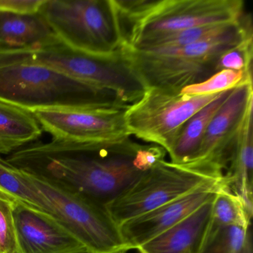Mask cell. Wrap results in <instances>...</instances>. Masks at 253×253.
Wrapping results in <instances>:
<instances>
[{"label": "cell", "mask_w": 253, "mask_h": 253, "mask_svg": "<svg viewBox=\"0 0 253 253\" xmlns=\"http://www.w3.org/2000/svg\"><path fill=\"white\" fill-rule=\"evenodd\" d=\"M12 197L0 191V253H21L13 214Z\"/></svg>", "instance_id": "cb8c5ba5"}, {"label": "cell", "mask_w": 253, "mask_h": 253, "mask_svg": "<svg viewBox=\"0 0 253 253\" xmlns=\"http://www.w3.org/2000/svg\"><path fill=\"white\" fill-rule=\"evenodd\" d=\"M59 41L39 13L0 11V53L34 52Z\"/></svg>", "instance_id": "5bb4252c"}, {"label": "cell", "mask_w": 253, "mask_h": 253, "mask_svg": "<svg viewBox=\"0 0 253 253\" xmlns=\"http://www.w3.org/2000/svg\"><path fill=\"white\" fill-rule=\"evenodd\" d=\"M21 253H70L85 247L52 216L13 198Z\"/></svg>", "instance_id": "4fadbf2b"}, {"label": "cell", "mask_w": 253, "mask_h": 253, "mask_svg": "<svg viewBox=\"0 0 253 253\" xmlns=\"http://www.w3.org/2000/svg\"><path fill=\"white\" fill-rule=\"evenodd\" d=\"M253 38L246 40L237 46L223 53L217 63V73L225 69L243 71L253 74Z\"/></svg>", "instance_id": "d4e9b609"}, {"label": "cell", "mask_w": 253, "mask_h": 253, "mask_svg": "<svg viewBox=\"0 0 253 253\" xmlns=\"http://www.w3.org/2000/svg\"><path fill=\"white\" fill-rule=\"evenodd\" d=\"M0 191L14 199L51 215L43 197L24 171L11 165L0 155Z\"/></svg>", "instance_id": "ffe728a7"}, {"label": "cell", "mask_w": 253, "mask_h": 253, "mask_svg": "<svg viewBox=\"0 0 253 253\" xmlns=\"http://www.w3.org/2000/svg\"><path fill=\"white\" fill-rule=\"evenodd\" d=\"M249 229L230 226L207 231L199 253H242Z\"/></svg>", "instance_id": "44dd1931"}, {"label": "cell", "mask_w": 253, "mask_h": 253, "mask_svg": "<svg viewBox=\"0 0 253 253\" xmlns=\"http://www.w3.org/2000/svg\"><path fill=\"white\" fill-rule=\"evenodd\" d=\"M0 100L30 112L128 106L116 93L36 63L28 52L0 53Z\"/></svg>", "instance_id": "7a4b0ae2"}, {"label": "cell", "mask_w": 253, "mask_h": 253, "mask_svg": "<svg viewBox=\"0 0 253 253\" xmlns=\"http://www.w3.org/2000/svg\"><path fill=\"white\" fill-rule=\"evenodd\" d=\"M250 38H253L252 20L244 14L226 30L195 43L167 50L123 47L122 53L146 88L180 91L217 73L219 57Z\"/></svg>", "instance_id": "3957f363"}, {"label": "cell", "mask_w": 253, "mask_h": 253, "mask_svg": "<svg viewBox=\"0 0 253 253\" xmlns=\"http://www.w3.org/2000/svg\"><path fill=\"white\" fill-rule=\"evenodd\" d=\"M38 13L63 44L77 51L110 57L124 47L113 0H45Z\"/></svg>", "instance_id": "5b68a950"}, {"label": "cell", "mask_w": 253, "mask_h": 253, "mask_svg": "<svg viewBox=\"0 0 253 253\" xmlns=\"http://www.w3.org/2000/svg\"><path fill=\"white\" fill-rule=\"evenodd\" d=\"M219 94L189 96L165 88H146L137 101L126 109L128 134L169 153L185 124Z\"/></svg>", "instance_id": "52a82bcc"}, {"label": "cell", "mask_w": 253, "mask_h": 253, "mask_svg": "<svg viewBox=\"0 0 253 253\" xmlns=\"http://www.w3.org/2000/svg\"><path fill=\"white\" fill-rule=\"evenodd\" d=\"M138 253H139V252H138Z\"/></svg>", "instance_id": "f546056e"}, {"label": "cell", "mask_w": 253, "mask_h": 253, "mask_svg": "<svg viewBox=\"0 0 253 253\" xmlns=\"http://www.w3.org/2000/svg\"><path fill=\"white\" fill-rule=\"evenodd\" d=\"M42 131L32 112L0 100V155L30 144Z\"/></svg>", "instance_id": "e0dca14e"}, {"label": "cell", "mask_w": 253, "mask_h": 253, "mask_svg": "<svg viewBox=\"0 0 253 253\" xmlns=\"http://www.w3.org/2000/svg\"><path fill=\"white\" fill-rule=\"evenodd\" d=\"M213 200L137 249L141 253H199L210 223Z\"/></svg>", "instance_id": "9a60e30c"}, {"label": "cell", "mask_w": 253, "mask_h": 253, "mask_svg": "<svg viewBox=\"0 0 253 253\" xmlns=\"http://www.w3.org/2000/svg\"><path fill=\"white\" fill-rule=\"evenodd\" d=\"M250 81H253V74L225 69L214 74L204 82L185 87L180 90V93L189 96L219 94Z\"/></svg>", "instance_id": "7402d4cb"}, {"label": "cell", "mask_w": 253, "mask_h": 253, "mask_svg": "<svg viewBox=\"0 0 253 253\" xmlns=\"http://www.w3.org/2000/svg\"><path fill=\"white\" fill-rule=\"evenodd\" d=\"M113 1L124 47L133 49L182 31L236 23L244 15L242 0Z\"/></svg>", "instance_id": "277c9868"}, {"label": "cell", "mask_w": 253, "mask_h": 253, "mask_svg": "<svg viewBox=\"0 0 253 253\" xmlns=\"http://www.w3.org/2000/svg\"><path fill=\"white\" fill-rule=\"evenodd\" d=\"M45 0H0V11L17 14H35L39 12Z\"/></svg>", "instance_id": "484cf974"}, {"label": "cell", "mask_w": 253, "mask_h": 253, "mask_svg": "<svg viewBox=\"0 0 253 253\" xmlns=\"http://www.w3.org/2000/svg\"><path fill=\"white\" fill-rule=\"evenodd\" d=\"M126 109H41L32 111L42 129L54 139L118 145L130 140Z\"/></svg>", "instance_id": "8fae6325"}, {"label": "cell", "mask_w": 253, "mask_h": 253, "mask_svg": "<svg viewBox=\"0 0 253 253\" xmlns=\"http://www.w3.org/2000/svg\"><path fill=\"white\" fill-rule=\"evenodd\" d=\"M166 153L157 145L137 144L131 140L103 145L53 138L49 143L23 146L6 161L106 207L165 159Z\"/></svg>", "instance_id": "6da1fadb"}, {"label": "cell", "mask_w": 253, "mask_h": 253, "mask_svg": "<svg viewBox=\"0 0 253 253\" xmlns=\"http://www.w3.org/2000/svg\"><path fill=\"white\" fill-rule=\"evenodd\" d=\"M232 89L220 93L215 99L200 109L185 124L168 153L171 158L170 162L174 164H183L194 158L199 149L210 121L232 92Z\"/></svg>", "instance_id": "ac0fdd59"}, {"label": "cell", "mask_w": 253, "mask_h": 253, "mask_svg": "<svg viewBox=\"0 0 253 253\" xmlns=\"http://www.w3.org/2000/svg\"><path fill=\"white\" fill-rule=\"evenodd\" d=\"M233 23L201 26V27L182 31L161 39L157 40L141 49L136 50H167L186 46V45L195 43L203 40L214 36L223 31L226 30Z\"/></svg>", "instance_id": "603a6c76"}, {"label": "cell", "mask_w": 253, "mask_h": 253, "mask_svg": "<svg viewBox=\"0 0 253 253\" xmlns=\"http://www.w3.org/2000/svg\"><path fill=\"white\" fill-rule=\"evenodd\" d=\"M242 253H253V241H252L251 229H249L247 232V238H246L245 244Z\"/></svg>", "instance_id": "4316f807"}, {"label": "cell", "mask_w": 253, "mask_h": 253, "mask_svg": "<svg viewBox=\"0 0 253 253\" xmlns=\"http://www.w3.org/2000/svg\"><path fill=\"white\" fill-rule=\"evenodd\" d=\"M128 250H120V251L116 252V253H128Z\"/></svg>", "instance_id": "f1b7e54d"}, {"label": "cell", "mask_w": 253, "mask_h": 253, "mask_svg": "<svg viewBox=\"0 0 253 253\" xmlns=\"http://www.w3.org/2000/svg\"><path fill=\"white\" fill-rule=\"evenodd\" d=\"M29 53L33 61L49 66L77 81L116 93L126 104L137 101L146 91L122 51L101 57L77 51L61 41Z\"/></svg>", "instance_id": "ba28073f"}, {"label": "cell", "mask_w": 253, "mask_h": 253, "mask_svg": "<svg viewBox=\"0 0 253 253\" xmlns=\"http://www.w3.org/2000/svg\"><path fill=\"white\" fill-rule=\"evenodd\" d=\"M252 217L241 198L226 186L223 177L213 200L207 231L230 226L248 229L251 226Z\"/></svg>", "instance_id": "d6986e66"}, {"label": "cell", "mask_w": 253, "mask_h": 253, "mask_svg": "<svg viewBox=\"0 0 253 253\" xmlns=\"http://www.w3.org/2000/svg\"><path fill=\"white\" fill-rule=\"evenodd\" d=\"M216 180L220 179L162 160L145 171L124 193L107 204L106 210L119 226L130 219Z\"/></svg>", "instance_id": "9c48e42d"}, {"label": "cell", "mask_w": 253, "mask_h": 253, "mask_svg": "<svg viewBox=\"0 0 253 253\" xmlns=\"http://www.w3.org/2000/svg\"><path fill=\"white\" fill-rule=\"evenodd\" d=\"M253 109L242 126L233 158L223 176L226 186L238 195L249 214L253 216Z\"/></svg>", "instance_id": "2e32d148"}, {"label": "cell", "mask_w": 253, "mask_h": 253, "mask_svg": "<svg viewBox=\"0 0 253 253\" xmlns=\"http://www.w3.org/2000/svg\"><path fill=\"white\" fill-rule=\"evenodd\" d=\"M253 109V81L232 89L210 121L199 149L186 164L188 168L223 178L229 168L246 117Z\"/></svg>", "instance_id": "30bf717a"}, {"label": "cell", "mask_w": 253, "mask_h": 253, "mask_svg": "<svg viewBox=\"0 0 253 253\" xmlns=\"http://www.w3.org/2000/svg\"><path fill=\"white\" fill-rule=\"evenodd\" d=\"M94 253V252L91 251V250L87 249L86 247H84V248L81 249V250H77V251L72 252V253Z\"/></svg>", "instance_id": "83f0119b"}, {"label": "cell", "mask_w": 253, "mask_h": 253, "mask_svg": "<svg viewBox=\"0 0 253 253\" xmlns=\"http://www.w3.org/2000/svg\"><path fill=\"white\" fill-rule=\"evenodd\" d=\"M222 180L206 183L183 196L120 225V232L127 247L129 250H137L214 199Z\"/></svg>", "instance_id": "7c38bea8"}, {"label": "cell", "mask_w": 253, "mask_h": 253, "mask_svg": "<svg viewBox=\"0 0 253 253\" xmlns=\"http://www.w3.org/2000/svg\"><path fill=\"white\" fill-rule=\"evenodd\" d=\"M24 172L43 197L51 215L87 249L96 253L129 251L106 207L39 174Z\"/></svg>", "instance_id": "8992f818"}]
</instances>
